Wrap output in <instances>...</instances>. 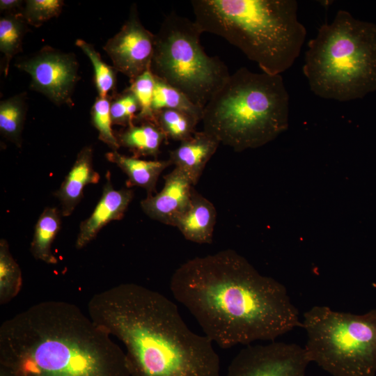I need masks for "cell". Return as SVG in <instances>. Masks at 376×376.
<instances>
[{"instance_id":"24","label":"cell","mask_w":376,"mask_h":376,"mask_svg":"<svg viewBox=\"0 0 376 376\" xmlns=\"http://www.w3.org/2000/svg\"><path fill=\"white\" fill-rule=\"evenodd\" d=\"M22 276L20 267L13 257L8 242L0 240V304L13 300L20 292Z\"/></svg>"},{"instance_id":"30","label":"cell","mask_w":376,"mask_h":376,"mask_svg":"<svg viewBox=\"0 0 376 376\" xmlns=\"http://www.w3.org/2000/svg\"><path fill=\"white\" fill-rule=\"evenodd\" d=\"M23 2L21 0H1L0 11L3 14L21 12Z\"/></svg>"},{"instance_id":"2","label":"cell","mask_w":376,"mask_h":376,"mask_svg":"<svg viewBox=\"0 0 376 376\" xmlns=\"http://www.w3.org/2000/svg\"><path fill=\"white\" fill-rule=\"evenodd\" d=\"M88 313L123 344L130 376H219L212 341L192 331L157 291L120 283L93 295Z\"/></svg>"},{"instance_id":"8","label":"cell","mask_w":376,"mask_h":376,"mask_svg":"<svg viewBox=\"0 0 376 376\" xmlns=\"http://www.w3.org/2000/svg\"><path fill=\"white\" fill-rule=\"evenodd\" d=\"M202 33L194 21L173 12L166 15L155 34L150 70L204 109L230 74L219 57L205 53Z\"/></svg>"},{"instance_id":"21","label":"cell","mask_w":376,"mask_h":376,"mask_svg":"<svg viewBox=\"0 0 376 376\" xmlns=\"http://www.w3.org/2000/svg\"><path fill=\"white\" fill-rule=\"evenodd\" d=\"M27 111L26 93H22L0 102V132L7 139L21 146Z\"/></svg>"},{"instance_id":"14","label":"cell","mask_w":376,"mask_h":376,"mask_svg":"<svg viewBox=\"0 0 376 376\" xmlns=\"http://www.w3.org/2000/svg\"><path fill=\"white\" fill-rule=\"evenodd\" d=\"M93 150L84 146L78 152L76 159L59 189L54 193L61 204L62 216H70L83 198L84 187L99 182L100 174L94 169Z\"/></svg>"},{"instance_id":"22","label":"cell","mask_w":376,"mask_h":376,"mask_svg":"<svg viewBox=\"0 0 376 376\" xmlns=\"http://www.w3.org/2000/svg\"><path fill=\"white\" fill-rule=\"evenodd\" d=\"M152 109L154 116L163 109L181 111L192 116L199 122L202 120L203 114V108L195 104L180 90L157 77Z\"/></svg>"},{"instance_id":"23","label":"cell","mask_w":376,"mask_h":376,"mask_svg":"<svg viewBox=\"0 0 376 376\" xmlns=\"http://www.w3.org/2000/svg\"><path fill=\"white\" fill-rule=\"evenodd\" d=\"M75 45L80 48L91 62L94 72V83L101 97H113L116 95L117 73L113 65L106 63L94 46L82 39H77Z\"/></svg>"},{"instance_id":"27","label":"cell","mask_w":376,"mask_h":376,"mask_svg":"<svg viewBox=\"0 0 376 376\" xmlns=\"http://www.w3.org/2000/svg\"><path fill=\"white\" fill-rule=\"evenodd\" d=\"M112 97H97L91 111V123L98 132V138L112 150L120 146L111 128V101Z\"/></svg>"},{"instance_id":"25","label":"cell","mask_w":376,"mask_h":376,"mask_svg":"<svg viewBox=\"0 0 376 376\" xmlns=\"http://www.w3.org/2000/svg\"><path fill=\"white\" fill-rule=\"evenodd\" d=\"M155 123L166 138L180 142L191 138L198 123L192 116L175 109H163L155 115Z\"/></svg>"},{"instance_id":"16","label":"cell","mask_w":376,"mask_h":376,"mask_svg":"<svg viewBox=\"0 0 376 376\" xmlns=\"http://www.w3.org/2000/svg\"><path fill=\"white\" fill-rule=\"evenodd\" d=\"M217 220L214 205L194 189L187 210L175 221L185 238L198 244H211Z\"/></svg>"},{"instance_id":"3","label":"cell","mask_w":376,"mask_h":376,"mask_svg":"<svg viewBox=\"0 0 376 376\" xmlns=\"http://www.w3.org/2000/svg\"><path fill=\"white\" fill-rule=\"evenodd\" d=\"M76 305L34 304L0 327V365L15 376H130L125 352Z\"/></svg>"},{"instance_id":"20","label":"cell","mask_w":376,"mask_h":376,"mask_svg":"<svg viewBox=\"0 0 376 376\" xmlns=\"http://www.w3.org/2000/svg\"><path fill=\"white\" fill-rule=\"evenodd\" d=\"M28 25L21 12L3 14L0 18V52L5 59V76L8 73L10 61L22 52Z\"/></svg>"},{"instance_id":"10","label":"cell","mask_w":376,"mask_h":376,"mask_svg":"<svg viewBox=\"0 0 376 376\" xmlns=\"http://www.w3.org/2000/svg\"><path fill=\"white\" fill-rule=\"evenodd\" d=\"M310 362L305 348L297 344L249 345L233 359L226 376H306Z\"/></svg>"},{"instance_id":"1","label":"cell","mask_w":376,"mask_h":376,"mask_svg":"<svg viewBox=\"0 0 376 376\" xmlns=\"http://www.w3.org/2000/svg\"><path fill=\"white\" fill-rule=\"evenodd\" d=\"M170 290L223 349L274 341L302 327L285 287L232 249L187 260L173 274Z\"/></svg>"},{"instance_id":"17","label":"cell","mask_w":376,"mask_h":376,"mask_svg":"<svg viewBox=\"0 0 376 376\" xmlns=\"http://www.w3.org/2000/svg\"><path fill=\"white\" fill-rule=\"evenodd\" d=\"M105 156L108 161L115 164L127 175L130 185L143 188L147 196L155 192L159 175L171 165L169 159L145 160L136 156L122 155L117 150L107 152Z\"/></svg>"},{"instance_id":"4","label":"cell","mask_w":376,"mask_h":376,"mask_svg":"<svg viewBox=\"0 0 376 376\" xmlns=\"http://www.w3.org/2000/svg\"><path fill=\"white\" fill-rule=\"evenodd\" d=\"M194 22L203 33L219 36L276 75L299 56L306 29L295 0H193Z\"/></svg>"},{"instance_id":"28","label":"cell","mask_w":376,"mask_h":376,"mask_svg":"<svg viewBox=\"0 0 376 376\" xmlns=\"http://www.w3.org/2000/svg\"><path fill=\"white\" fill-rule=\"evenodd\" d=\"M110 111L112 123L127 127L134 123L140 105L134 94L127 88L111 98Z\"/></svg>"},{"instance_id":"5","label":"cell","mask_w":376,"mask_h":376,"mask_svg":"<svg viewBox=\"0 0 376 376\" xmlns=\"http://www.w3.org/2000/svg\"><path fill=\"white\" fill-rule=\"evenodd\" d=\"M290 97L281 75L243 67L230 75L203 109V131L236 152L274 140L289 125Z\"/></svg>"},{"instance_id":"19","label":"cell","mask_w":376,"mask_h":376,"mask_svg":"<svg viewBox=\"0 0 376 376\" xmlns=\"http://www.w3.org/2000/svg\"><path fill=\"white\" fill-rule=\"evenodd\" d=\"M61 212L56 207H46L35 226L30 251L35 259L47 264H56L58 260L52 251V243L61 224Z\"/></svg>"},{"instance_id":"18","label":"cell","mask_w":376,"mask_h":376,"mask_svg":"<svg viewBox=\"0 0 376 376\" xmlns=\"http://www.w3.org/2000/svg\"><path fill=\"white\" fill-rule=\"evenodd\" d=\"M139 125L125 127L116 136L120 146L132 151L134 156H150L157 157L166 139L157 123L152 121H143Z\"/></svg>"},{"instance_id":"6","label":"cell","mask_w":376,"mask_h":376,"mask_svg":"<svg viewBox=\"0 0 376 376\" xmlns=\"http://www.w3.org/2000/svg\"><path fill=\"white\" fill-rule=\"evenodd\" d=\"M303 73L321 98L347 102L376 91V24L340 10L309 40Z\"/></svg>"},{"instance_id":"11","label":"cell","mask_w":376,"mask_h":376,"mask_svg":"<svg viewBox=\"0 0 376 376\" xmlns=\"http://www.w3.org/2000/svg\"><path fill=\"white\" fill-rule=\"evenodd\" d=\"M154 49L155 34L141 22L135 3L120 31L103 47L113 66L130 80L150 68Z\"/></svg>"},{"instance_id":"12","label":"cell","mask_w":376,"mask_h":376,"mask_svg":"<svg viewBox=\"0 0 376 376\" xmlns=\"http://www.w3.org/2000/svg\"><path fill=\"white\" fill-rule=\"evenodd\" d=\"M193 185L188 176L175 167L164 177L161 191L142 200L141 207L151 219L173 226L189 206Z\"/></svg>"},{"instance_id":"7","label":"cell","mask_w":376,"mask_h":376,"mask_svg":"<svg viewBox=\"0 0 376 376\" xmlns=\"http://www.w3.org/2000/svg\"><path fill=\"white\" fill-rule=\"evenodd\" d=\"M301 323L311 362L333 376H375L376 309L356 315L315 306Z\"/></svg>"},{"instance_id":"9","label":"cell","mask_w":376,"mask_h":376,"mask_svg":"<svg viewBox=\"0 0 376 376\" xmlns=\"http://www.w3.org/2000/svg\"><path fill=\"white\" fill-rule=\"evenodd\" d=\"M31 77L30 89L40 93L57 106L72 107V95L80 79L79 63L73 53L50 46L16 62Z\"/></svg>"},{"instance_id":"29","label":"cell","mask_w":376,"mask_h":376,"mask_svg":"<svg viewBox=\"0 0 376 376\" xmlns=\"http://www.w3.org/2000/svg\"><path fill=\"white\" fill-rule=\"evenodd\" d=\"M21 13L28 23L36 27L60 15L64 1L62 0H26Z\"/></svg>"},{"instance_id":"13","label":"cell","mask_w":376,"mask_h":376,"mask_svg":"<svg viewBox=\"0 0 376 376\" xmlns=\"http://www.w3.org/2000/svg\"><path fill=\"white\" fill-rule=\"evenodd\" d=\"M102 196L91 214L80 224L75 246L81 249L91 242L100 230L112 221L120 220L131 203L134 192L130 189L113 188L107 171Z\"/></svg>"},{"instance_id":"31","label":"cell","mask_w":376,"mask_h":376,"mask_svg":"<svg viewBox=\"0 0 376 376\" xmlns=\"http://www.w3.org/2000/svg\"><path fill=\"white\" fill-rule=\"evenodd\" d=\"M0 376H15V375L6 367L2 365H0Z\"/></svg>"},{"instance_id":"26","label":"cell","mask_w":376,"mask_h":376,"mask_svg":"<svg viewBox=\"0 0 376 376\" xmlns=\"http://www.w3.org/2000/svg\"><path fill=\"white\" fill-rule=\"evenodd\" d=\"M155 85V77L150 68L130 80V86L128 88L134 94L140 105V111L136 116L134 123L143 121L155 123L152 109Z\"/></svg>"},{"instance_id":"15","label":"cell","mask_w":376,"mask_h":376,"mask_svg":"<svg viewBox=\"0 0 376 376\" xmlns=\"http://www.w3.org/2000/svg\"><path fill=\"white\" fill-rule=\"evenodd\" d=\"M219 144L215 137L205 131L196 132L170 152L169 159L171 164L183 171L194 185Z\"/></svg>"}]
</instances>
